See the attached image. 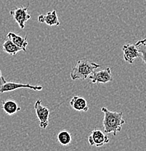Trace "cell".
<instances>
[{"instance_id":"obj_1","label":"cell","mask_w":146,"mask_h":151,"mask_svg":"<svg viewBox=\"0 0 146 151\" xmlns=\"http://www.w3.org/2000/svg\"><path fill=\"white\" fill-rule=\"evenodd\" d=\"M101 111L104 113L103 126L106 134L112 133L116 136L118 132H121L122 126L125 124L123 119V113L109 111L106 107L101 108Z\"/></svg>"},{"instance_id":"obj_2","label":"cell","mask_w":146,"mask_h":151,"mask_svg":"<svg viewBox=\"0 0 146 151\" xmlns=\"http://www.w3.org/2000/svg\"><path fill=\"white\" fill-rule=\"evenodd\" d=\"M101 67L96 63L92 62L87 59H81L78 60L70 73V77L73 81L81 79L85 80L91 73Z\"/></svg>"},{"instance_id":"obj_3","label":"cell","mask_w":146,"mask_h":151,"mask_svg":"<svg viewBox=\"0 0 146 151\" xmlns=\"http://www.w3.org/2000/svg\"><path fill=\"white\" fill-rule=\"evenodd\" d=\"M29 4L26 7H17L15 9L10 11V14L15 21L18 23L20 29H24L26 23L28 20L31 19V15L28 12Z\"/></svg>"},{"instance_id":"obj_4","label":"cell","mask_w":146,"mask_h":151,"mask_svg":"<svg viewBox=\"0 0 146 151\" xmlns=\"http://www.w3.org/2000/svg\"><path fill=\"white\" fill-rule=\"evenodd\" d=\"M34 110L39 121V127L45 129L49 125L50 110L48 109V108L42 105V100L40 99L37 100L34 104Z\"/></svg>"},{"instance_id":"obj_5","label":"cell","mask_w":146,"mask_h":151,"mask_svg":"<svg viewBox=\"0 0 146 151\" xmlns=\"http://www.w3.org/2000/svg\"><path fill=\"white\" fill-rule=\"evenodd\" d=\"M29 89L34 91H41L43 89V86L39 85H31L29 84H22V83L13 82V81H6L4 84L0 85V94L5 92H12L19 89Z\"/></svg>"},{"instance_id":"obj_6","label":"cell","mask_w":146,"mask_h":151,"mask_svg":"<svg viewBox=\"0 0 146 151\" xmlns=\"http://www.w3.org/2000/svg\"><path fill=\"white\" fill-rule=\"evenodd\" d=\"M88 78L90 79L92 84H106L113 81L111 68L109 67L103 70H95L93 73L89 76Z\"/></svg>"},{"instance_id":"obj_7","label":"cell","mask_w":146,"mask_h":151,"mask_svg":"<svg viewBox=\"0 0 146 151\" xmlns=\"http://www.w3.org/2000/svg\"><path fill=\"white\" fill-rule=\"evenodd\" d=\"M109 141L110 139L108 135L100 129L92 130L88 137L89 145L95 147H102L104 145L108 144Z\"/></svg>"},{"instance_id":"obj_8","label":"cell","mask_w":146,"mask_h":151,"mask_svg":"<svg viewBox=\"0 0 146 151\" xmlns=\"http://www.w3.org/2000/svg\"><path fill=\"white\" fill-rule=\"evenodd\" d=\"M124 60L129 64H132L136 58H139L140 53L135 45L132 44L124 45L122 47Z\"/></svg>"},{"instance_id":"obj_9","label":"cell","mask_w":146,"mask_h":151,"mask_svg":"<svg viewBox=\"0 0 146 151\" xmlns=\"http://www.w3.org/2000/svg\"><path fill=\"white\" fill-rule=\"evenodd\" d=\"M38 21L41 23H45L50 26H59L60 21L55 9L48 12L47 14H41L38 17Z\"/></svg>"},{"instance_id":"obj_10","label":"cell","mask_w":146,"mask_h":151,"mask_svg":"<svg viewBox=\"0 0 146 151\" xmlns=\"http://www.w3.org/2000/svg\"><path fill=\"white\" fill-rule=\"evenodd\" d=\"M70 105L73 110L80 112H87L89 111V107L87 100L80 96H74L72 97L70 101Z\"/></svg>"},{"instance_id":"obj_11","label":"cell","mask_w":146,"mask_h":151,"mask_svg":"<svg viewBox=\"0 0 146 151\" xmlns=\"http://www.w3.org/2000/svg\"><path fill=\"white\" fill-rule=\"evenodd\" d=\"M7 38L10 39L15 45H17L18 47L22 49L23 52H26V47L28 46V39H27V35L26 36V37L23 38L20 37L18 34H15L14 32H9L7 35Z\"/></svg>"},{"instance_id":"obj_12","label":"cell","mask_w":146,"mask_h":151,"mask_svg":"<svg viewBox=\"0 0 146 151\" xmlns=\"http://www.w3.org/2000/svg\"><path fill=\"white\" fill-rule=\"evenodd\" d=\"M1 105L3 111L9 116H12L21 110V108L18 105V103L13 100H9L3 101Z\"/></svg>"},{"instance_id":"obj_13","label":"cell","mask_w":146,"mask_h":151,"mask_svg":"<svg viewBox=\"0 0 146 151\" xmlns=\"http://www.w3.org/2000/svg\"><path fill=\"white\" fill-rule=\"evenodd\" d=\"M2 50L4 52L10 55H15L19 52L23 51L21 48L15 45L8 38L4 39V42L2 45Z\"/></svg>"},{"instance_id":"obj_14","label":"cell","mask_w":146,"mask_h":151,"mask_svg":"<svg viewBox=\"0 0 146 151\" xmlns=\"http://www.w3.org/2000/svg\"><path fill=\"white\" fill-rule=\"evenodd\" d=\"M57 139L61 145L66 146L71 143L72 137L70 132L66 130H63L57 134Z\"/></svg>"},{"instance_id":"obj_15","label":"cell","mask_w":146,"mask_h":151,"mask_svg":"<svg viewBox=\"0 0 146 151\" xmlns=\"http://www.w3.org/2000/svg\"><path fill=\"white\" fill-rule=\"evenodd\" d=\"M140 53V57H141L142 61L146 65V39H141L134 44Z\"/></svg>"},{"instance_id":"obj_16","label":"cell","mask_w":146,"mask_h":151,"mask_svg":"<svg viewBox=\"0 0 146 151\" xmlns=\"http://www.w3.org/2000/svg\"><path fill=\"white\" fill-rule=\"evenodd\" d=\"M6 81H6L5 78H4V76H3L2 73H1V70H0V85L4 84V83L6 82Z\"/></svg>"}]
</instances>
